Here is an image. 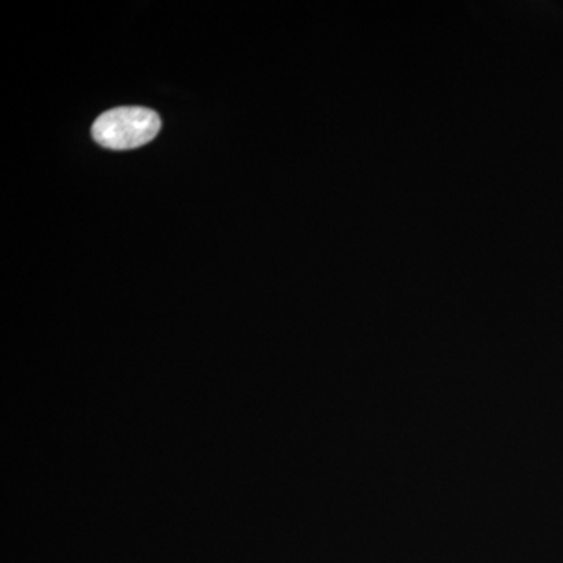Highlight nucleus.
<instances>
[{
  "mask_svg": "<svg viewBox=\"0 0 563 563\" xmlns=\"http://www.w3.org/2000/svg\"><path fill=\"white\" fill-rule=\"evenodd\" d=\"M161 117L144 107H117L106 111L92 124L96 143L113 151L135 150L150 143L161 132Z\"/></svg>",
  "mask_w": 563,
  "mask_h": 563,
  "instance_id": "nucleus-1",
  "label": "nucleus"
}]
</instances>
